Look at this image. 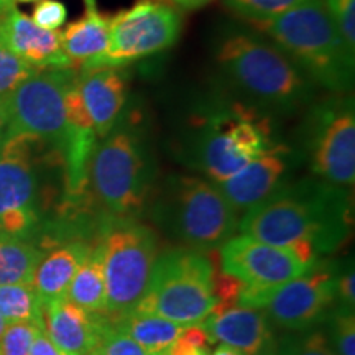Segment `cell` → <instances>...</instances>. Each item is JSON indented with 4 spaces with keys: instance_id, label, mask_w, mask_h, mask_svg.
I'll use <instances>...</instances> for the list:
<instances>
[{
    "instance_id": "5",
    "label": "cell",
    "mask_w": 355,
    "mask_h": 355,
    "mask_svg": "<svg viewBox=\"0 0 355 355\" xmlns=\"http://www.w3.org/2000/svg\"><path fill=\"white\" fill-rule=\"evenodd\" d=\"M153 181V157L139 117L122 114L97 141L89 165V188L107 214L137 219L148 207Z\"/></svg>"
},
{
    "instance_id": "31",
    "label": "cell",
    "mask_w": 355,
    "mask_h": 355,
    "mask_svg": "<svg viewBox=\"0 0 355 355\" xmlns=\"http://www.w3.org/2000/svg\"><path fill=\"white\" fill-rule=\"evenodd\" d=\"M324 6L349 50L355 53V0H324Z\"/></svg>"
},
{
    "instance_id": "19",
    "label": "cell",
    "mask_w": 355,
    "mask_h": 355,
    "mask_svg": "<svg viewBox=\"0 0 355 355\" xmlns=\"http://www.w3.org/2000/svg\"><path fill=\"white\" fill-rule=\"evenodd\" d=\"M78 87L84 107L94 123L97 139H104L125 109V73L121 68L79 71Z\"/></svg>"
},
{
    "instance_id": "43",
    "label": "cell",
    "mask_w": 355,
    "mask_h": 355,
    "mask_svg": "<svg viewBox=\"0 0 355 355\" xmlns=\"http://www.w3.org/2000/svg\"><path fill=\"white\" fill-rule=\"evenodd\" d=\"M94 355H99V354H97V352H96V354H94Z\"/></svg>"
},
{
    "instance_id": "10",
    "label": "cell",
    "mask_w": 355,
    "mask_h": 355,
    "mask_svg": "<svg viewBox=\"0 0 355 355\" xmlns=\"http://www.w3.org/2000/svg\"><path fill=\"white\" fill-rule=\"evenodd\" d=\"M303 145L313 175L352 188L355 181V105L352 92L313 102L303 122Z\"/></svg>"
},
{
    "instance_id": "25",
    "label": "cell",
    "mask_w": 355,
    "mask_h": 355,
    "mask_svg": "<svg viewBox=\"0 0 355 355\" xmlns=\"http://www.w3.org/2000/svg\"><path fill=\"white\" fill-rule=\"evenodd\" d=\"M44 306L32 285L0 286V316L10 322H35L44 327Z\"/></svg>"
},
{
    "instance_id": "3",
    "label": "cell",
    "mask_w": 355,
    "mask_h": 355,
    "mask_svg": "<svg viewBox=\"0 0 355 355\" xmlns=\"http://www.w3.org/2000/svg\"><path fill=\"white\" fill-rule=\"evenodd\" d=\"M273 144L272 115L224 97L207 102L191 119L184 150L189 165L219 184Z\"/></svg>"
},
{
    "instance_id": "2",
    "label": "cell",
    "mask_w": 355,
    "mask_h": 355,
    "mask_svg": "<svg viewBox=\"0 0 355 355\" xmlns=\"http://www.w3.org/2000/svg\"><path fill=\"white\" fill-rule=\"evenodd\" d=\"M219 76L235 99L272 115H290L316 101L318 86L285 51L248 30H232L216 48Z\"/></svg>"
},
{
    "instance_id": "42",
    "label": "cell",
    "mask_w": 355,
    "mask_h": 355,
    "mask_svg": "<svg viewBox=\"0 0 355 355\" xmlns=\"http://www.w3.org/2000/svg\"><path fill=\"white\" fill-rule=\"evenodd\" d=\"M13 2L19 3H33V2H40V0H13Z\"/></svg>"
},
{
    "instance_id": "9",
    "label": "cell",
    "mask_w": 355,
    "mask_h": 355,
    "mask_svg": "<svg viewBox=\"0 0 355 355\" xmlns=\"http://www.w3.org/2000/svg\"><path fill=\"white\" fill-rule=\"evenodd\" d=\"M97 243L107 286V319L117 321L137 308L158 257L157 234L137 219L104 216L97 220Z\"/></svg>"
},
{
    "instance_id": "30",
    "label": "cell",
    "mask_w": 355,
    "mask_h": 355,
    "mask_svg": "<svg viewBox=\"0 0 355 355\" xmlns=\"http://www.w3.org/2000/svg\"><path fill=\"white\" fill-rule=\"evenodd\" d=\"M44 327L35 322H10L0 337V355H30Z\"/></svg>"
},
{
    "instance_id": "33",
    "label": "cell",
    "mask_w": 355,
    "mask_h": 355,
    "mask_svg": "<svg viewBox=\"0 0 355 355\" xmlns=\"http://www.w3.org/2000/svg\"><path fill=\"white\" fill-rule=\"evenodd\" d=\"M68 20V8L61 0H40L33 8L32 21L44 30H60Z\"/></svg>"
},
{
    "instance_id": "20",
    "label": "cell",
    "mask_w": 355,
    "mask_h": 355,
    "mask_svg": "<svg viewBox=\"0 0 355 355\" xmlns=\"http://www.w3.org/2000/svg\"><path fill=\"white\" fill-rule=\"evenodd\" d=\"M94 241L73 239L43 257L32 282V288L42 300L43 306L64 298L79 266L91 254Z\"/></svg>"
},
{
    "instance_id": "27",
    "label": "cell",
    "mask_w": 355,
    "mask_h": 355,
    "mask_svg": "<svg viewBox=\"0 0 355 355\" xmlns=\"http://www.w3.org/2000/svg\"><path fill=\"white\" fill-rule=\"evenodd\" d=\"M327 339L337 355H355L354 309L337 306L327 316Z\"/></svg>"
},
{
    "instance_id": "38",
    "label": "cell",
    "mask_w": 355,
    "mask_h": 355,
    "mask_svg": "<svg viewBox=\"0 0 355 355\" xmlns=\"http://www.w3.org/2000/svg\"><path fill=\"white\" fill-rule=\"evenodd\" d=\"M211 355H243L242 352H239V350H235L232 347H229V345H224L220 344L219 347H217L214 352H212Z\"/></svg>"
},
{
    "instance_id": "35",
    "label": "cell",
    "mask_w": 355,
    "mask_h": 355,
    "mask_svg": "<svg viewBox=\"0 0 355 355\" xmlns=\"http://www.w3.org/2000/svg\"><path fill=\"white\" fill-rule=\"evenodd\" d=\"M30 355H66V354L51 343V339L46 336V332L42 331L37 336V339H35L32 350H30Z\"/></svg>"
},
{
    "instance_id": "1",
    "label": "cell",
    "mask_w": 355,
    "mask_h": 355,
    "mask_svg": "<svg viewBox=\"0 0 355 355\" xmlns=\"http://www.w3.org/2000/svg\"><path fill=\"white\" fill-rule=\"evenodd\" d=\"M352 199L347 188L319 178L285 183L245 211L239 230L257 241L291 250L311 268L349 237Z\"/></svg>"
},
{
    "instance_id": "16",
    "label": "cell",
    "mask_w": 355,
    "mask_h": 355,
    "mask_svg": "<svg viewBox=\"0 0 355 355\" xmlns=\"http://www.w3.org/2000/svg\"><path fill=\"white\" fill-rule=\"evenodd\" d=\"M0 42L37 71L74 68L61 46L60 30H44L12 7L0 17Z\"/></svg>"
},
{
    "instance_id": "7",
    "label": "cell",
    "mask_w": 355,
    "mask_h": 355,
    "mask_svg": "<svg viewBox=\"0 0 355 355\" xmlns=\"http://www.w3.org/2000/svg\"><path fill=\"white\" fill-rule=\"evenodd\" d=\"M63 163L46 141L30 135H6L0 144V232L30 239L43 227L48 189L43 170Z\"/></svg>"
},
{
    "instance_id": "11",
    "label": "cell",
    "mask_w": 355,
    "mask_h": 355,
    "mask_svg": "<svg viewBox=\"0 0 355 355\" xmlns=\"http://www.w3.org/2000/svg\"><path fill=\"white\" fill-rule=\"evenodd\" d=\"M183 17L165 0H140L109 17L107 50L81 64V71L123 68L165 51L178 42Z\"/></svg>"
},
{
    "instance_id": "6",
    "label": "cell",
    "mask_w": 355,
    "mask_h": 355,
    "mask_svg": "<svg viewBox=\"0 0 355 355\" xmlns=\"http://www.w3.org/2000/svg\"><path fill=\"white\" fill-rule=\"evenodd\" d=\"M148 206L158 227L198 252L220 248L239 229V212L217 184L199 176H168Z\"/></svg>"
},
{
    "instance_id": "17",
    "label": "cell",
    "mask_w": 355,
    "mask_h": 355,
    "mask_svg": "<svg viewBox=\"0 0 355 355\" xmlns=\"http://www.w3.org/2000/svg\"><path fill=\"white\" fill-rule=\"evenodd\" d=\"M212 343L229 345L243 355H275L277 339L272 324L260 309L232 306L201 322Z\"/></svg>"
},
{
    "instance_id": "37",
    "label": "cell",
    "mask_w": 355,
    "mask_h": 355,
    "mask_svg": "<svg viewBox=\"0 0 355 355\" xmlns=\"http://www.w3.org/2000/svg\"><path fill=\"white\" fill-rule=\"evenodd\" d=\"M7 107H6V99H0V144L6 139L7 133Z\"/></svg>"
},
{
    "instance_id": "24",
    "label": "cell",
    "mask_w": 355,
    "mask_h": 355,
    "mask_svg": "<svg viewBox=\"0 0 355 355\" xmlns=\"http://www.w3.org/2000/svg\"><path fill=\"white\" fill-rule=\"evenodd\" d=\"M43 257L33 242L0 232V286L32 285Z\"/></svg>"
},
{
    "instance_id": "26",
    "label": "cell",
    "mask_w": 355,
    "mask_h": 355,
    "mask_svg": "<svg viewBox=\"0 0 355 355\" xmlns=\"http://www.w3.org/2000/svg\"><path fill=\"white\" fill-rule=\"evenodd\" d=\"M275 355H337L331 347L326 331L304 329L288 331L282 339L277 340Z\"/></svg>"
},
{
    "instance_id": "28",
    "label": "cell",
    "mask_w": 355,
    "mask_h": 355,
    "mask_svg": "<svg viewBox=\"0 0 355 355\" xmlns=\"http://www.w3.org/2000/svg\"><path fill=\"white\" fill-rule=\"evenodd\" d=\"M303 0H225V6L239 17L255 24L282 15Z\"/></svg>"
},
{
    "instance_id": "8",
    "label": "cell",
    "mask_w": 355,
    "mask_h": 355,
    "mask_svg": "<svg viewBox=\"0 0 355 355\" xmlns=\"http://www.w3.org/2000/svg\"><path fill=\"white\" fill-rule=\"evenodd\" d=\"M209 255L188 247L171 248L155 260L145 295L133 311L159 316L180 326L206 321L216 308Z\"/></svg>"
},
{
    "instance_id": "13",
    "label": "cell",
    "mask_w": 355,
    "mask_h": 355,
    "mask_svg": "<svg viewBox=\"0 0 355 355\" xmlns=\"http://www.w3.org/2000/svg\"><path fill=\"white\" fill-rule=\"evenodd\" d=\"M74 68L38 71L6 97L7 133L30 135L61 152L66 135V92ZM61 155V153H60Z\"/></svg>"
},
{
    "instance_id": "15",
    "label": "cell",
    "mask_w": 355,
    "mask_h": 355,
    "mask_svg": "<svg viewBox=\"0 0 355 355\" xmlns=\"http://www.w3.org/2000/svg\"><path fill=\"white\" fill-rule=\"evenodd\" d=\"M295 152L285 144H275L263 153L247 163L229 180L217 184L224 198L235 211L245 212L250 207L265 201L266 198L286 183Z\"/></svg>"
},
{
    "instance_id": "12",
    "label": "cell",
    "mask_w": 355,
    "mask_h": 355,
    "mask_svg": "<svg viewBox=\"0 0 355 355\" xmlns=\"http://www.w3.org/2000/svg\"><path fill=\"white\" fill-rule=\"evenodd\" d=\"M336 273L318 265L303 277L272 288H247L239 296V306L260 309L270 322L286 331H304L327 318L334 304Z\"/></svg>"
},
{
    "instance_id": "34",
    "label": "cell",
    "mask_w": 355,
    "mask_h": 355,
    "mask_svg": "<svg viewBox=\"0 0 355 355\" xmlns=\"http://www.w3.org/2000/svg\"><path fill=\"white\" fill-rule=\"evenodd\" d=\"M354 266L350 265L349 270H345L343 275L336 273V296L337 303L345 308L354 309L355 306V286H354Z\"/></svg>"
},
{
    "instance_id": "39",
    "label": "cell",
    "mask_w": 355,
    "mask_h": 355,
    "mask_svg": "<svg viewBox=\"0 0 355 355\" xmlns=\"http://www.w3.org/2000/svg\"><path fill=\"white\" fill-rule=\"evenodd\" d=\"M12 7H15V2H13V0H0V17L10 10Z\"/></svg>"
},
{
    "instance_id": "41",
    "label": "cell",
    "mask_w": 355,
    "mask_h": 355,
    "mask_svg": "<svg viewBox=\"0 0 355 355\" xmlns=\"http://www.w3.org/2000/svg\"><path fill=\"white\" fill-rule=\"evenodd\" d=\"M84 3H86L87 10H92V8H96V0H84Z\"/></svg>"
},
{
    "instance_id": "23",
    "label": "cell",
    "mask_w": 355,
    "mask_h": 355,
    "mask_svg": "<svg viewBox=\"0 0 355 355\" xmlns=\"http://www.w3.org/2000/svg\"><path fill=\"white\" fill-rule=\"evenodd\" d=\"M110 322L123 334L132 337L150 355H166L168 349L173 343H176L186 327L155 314L139 313V311H132L127 316Z\"/></svg>"
},
{
    "instance_id": "21",
    "label": "cell",
    "mask_w": 355,
    "mask_h": 355,
    "mask_svg": "<svg viewBox=\"0 0 355 355\" xmlns=\"http://www.w3.org/2000/svg\"><path fill=\"white\" fill-rule=\"evenodd\" d=\"M109 17L96 8L86 10L79 20L71 21L61 32V46L73 64H84L107 50Z\"/></svg>"
},
{
    "instance_id": "40",
    "label": "cell",
    "mask_w": 355,
    "mask_h": 355,
    "mask_svg": "<svg viewBox=\"0 0 355 355\" xmlns=\"http://www.w3.org/2000/svg\"><path fill=\"white\" fill-rule=\"evenodd\" d=\"M7 326H8V322L6 321V319H3L2 316H0V337H2V334H3V331L7 329Z\"/></svg>"
},
{
    "instance_id": "4",
    "label": "cell",
    "mask_w": 355,
    "mask_h": 355,
    "mask_svg": "<svg viewBox=\"0 0 355 355\" xmlns=\"http://www.w3.org/2000/svg\"><path fill=\"white\" fill-rule=\"evenodd\" d=\"M254 25L318 87L332 94L352 91L355 53L345 44L324 0H303L282 15Z\"/></svg>"
},
{
    "instance_id": "32",
    "label": "cell",
    "mask_w": 355,
    "mask_h": 355,
    "mask_svg": "<svg viewBox=\"0 0 355 355\" xmlns=\"http://www.w3.org/2000/svg\"><path fill=\"white\" fill-rule=\"evenodd\" d=\"M99 355H150L145 349H141L132 337L119 331L112 322L109 321L102 334L101 345L97 349Z\"/></svg>"
},
{
    "instance_id": "29",
    "label": "cell",
    "mask_w": 355,
    "mask_h": 355,
    "mask_svg": "<svg viewBox=\"0 0 355 355\" xmlns=\"http://www.w3.org/2000/svg\"><path fill=\"white\" fill-rule=\"evenodd\" d=\"M37 73V69L25 63L21 58L0 42V99H6L21 83Z\"/></svg>"
},
{
    "instance_id": "14",
    "label": "cell",
    "mask_w": 355,
    "mask_h": 355,
    "mask_svg": "<svg viewBox=\"0 0 355 355\" xmlns=\"http://www.w3.org/2000/svg\"><path fill=\"white\" fill-rule=\"evenodd\" d=\"M313 270L291 250L248 235H235L220 245V272L232 275L247 288H272Z\"/></svg>"
},
{
    "instance_id": "18",
    "label": "cell",
    "mask_w": 355,
    "mask_h": 355,
    "mask_svg": "<svg viewBox=\"0 0 355 355\" xmlns=\"http://www.w3.org/2000/svg\"><path fill=\"white\" fill-rule=\"evenodd\" d=\"M44 332L66 355H94L109 324L107 316L84 311L66 298L44 306Z\"/></svg>"
},
{
    "instance_id": "22",
    "label": "cell",
    "mask_w": 355,
    "mask_h": 355,
    "mask_svg": "<svg viewBox=\"0 0 355 355\" xmlns=\"http://www.w3.org/2000/svg\"><path fill=\"white\" fill-rule=\"evenodd\" d=\"M66 298L87 313L107 316V286H105L102 252L97 241H94L91 254L74 275Z\"/></svg>"
},
{
    "instance_id": "36",
    "label": "cell",
    "mask_w": 355,
    "mask_h": 355,
    "mask_svg": "<svg viewBox=\"0 0 355 355\" xmlns=\"http://www.w3.org/2000/svg\"><path fill=\"white\" fill-rule=\"evenodd\" d=\"M170 6L176 8H183V10H196L207 3H211L212 0H165Z\"/></svg>"
}]
</instances>
